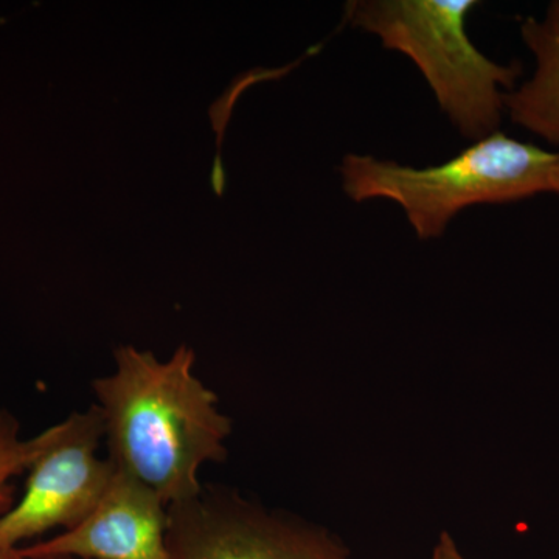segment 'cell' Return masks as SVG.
I'll use <instances>...</instances> for the list:
<instances>
[{"instance_id":"cell-1","label":"cell","mask_w":559,"mask_h":559,"mask_svg":"<svg viewBox=\"0 0 559 559\" xmlns=\"http://www.w3.org/2000/svg\"><path fill=\"white\" fill-rule=\"evenodd\" d=\"M116 370L92 381L108 457L168 507L204 491L201 469L227 459L231 419L218 395L194 374L197 355L180 345L171 358L127 345Z\"/></svg>"},{"instance_id":"cell-6","label":"cell","mask_w":559,"mask_h":559,"mask_svg":"<svg viewBox=\"0 0 559 559\" xmlns=\"http://www.w3.org/2000/svg\"><path fill=\"white\" fill-rule=\"evenodd\" d=\"M168 506L119 468L94 510L75 527L20 547L28 559H170Z\"/></svg>"},{"instance_id":"cell-5","label":"cell","mask_w":559,"mask_h":559,"mask_svg":"<svg viewBox=\"0 0 559 559\" xmlns=\"http://www.w3.org/2000/svg\"><path fill=\"white\" fill-rule=\"evenodd\" d=\"M170 559H355L334 533L227 488L168 507Z\"/></svg>"},{"instance_id":"cell-3","label":"cell","mask_w":559,"mask_h":559,"mask_svg":"<svg viewBox=\"0 0 559 559\" xmlns=\"http://www.w3.org/2000/svg\"><path fill=\"white\" fill-rule=\"evenodd\" d=\"M476 0H355L347 21L373 33L389 50L401 51L423 73L441 110L463 138L499 131L503 95L513 91L521 64L489 60L471 43L466 16Z\"/></svg>"},{"instance_id":"cell-10","label":"cell","mask_w":559,"mask_h":559,"mask_svg":"<svg viewBox=\"0 0 559 559\" xmlns=\"http://www.w3.org/2000/svg\"><path fill=\"white\" fill-rule=\"evenodd\" d=\"M0 559H28L22 555L20 547H0Z\"/></svg>"},{"instance_id":"cell-4","label":"cell","mask_w":559,"mask_h":559,"mask_svg":"<svg viewBox=\"0 0 559 559\" xmlns=\"http://www.w3.org/2000/svg\"><path fill=\"white\" fill-rule=\"evenodd\" d=\"M105 443L100 411L73 412L32 439L24 495L0 516V547H24L46 533L75 527L94 510L116 466Z\"/></svg>"},{"instance_id":"cell-7","label":"cell","mask_w":559,"mask_h":559,"mask_svg":"<svg viewBox=\"0 0 559 559\" xmlns=\"http://www.w3.org/2000/svg\"><path fill=\"white\" fill-rule=\"evenodd\" d=\"M521 35L536 69L532 79L503 95L506 112L518 127L559 146V0L547 7L543 20L522 22Z\"/></svg>"},{"instance_id":"cell-8","label":"cell","mask_w":559,"mask_h":559,"mask_svg":"<svg viewBox=\"0 0 559 559\" xmlns=\"http://www.w3.org/2000/svg\"><path fill=\"white\" fill-rule=\"evenodd\" d=\"M32 459V439L22 440L20 423L0 409V516L14 506L11 480L27 471Z\"/></svg>"},{"instance_id":"cell-11","label":"cell","mask_w":559,"mask_h":559,"mask_svg":"<svg viewBox=\"0 0 559 559\" xmlns=\"http://www.w3.org/2000/svg\"><path fill=\"white\" fill-rule=\"evenodd\" d=\"M55 559H75V558H55Z\"/></svg>"},{"instance_id":"cell-2","label":"cell","mask_w":559,"mask_h":559,"mask_svg":"<svg viewBox=\"0 0 559 559\" xmlns=\"http://www.w3.org/2000/svg\"><path fill=\"white\" fill-rule=\"evenodd\" d=\"M340 173L349 200L384 198L406 212L419 240L444 234L462 210L559 197V151L511 139L496 131L436 167H404L373 156L347 154Z\"/></svg>"},{"instance_id":"cell-9","label":"cell","mask_w":559,"mask_h":559,"mask_svg":"<svg viewBox=\"0 0 559 559\" xmlns=\"http://www.w3.org/2000/svg\"><path fill=\"white\" fill-rule=\"evenodd\" d=\"M429 559H466L462 550L459 549L457 543L448 532L440 533L439 539L433 544Z\"/></svg>"}]
</instances>
